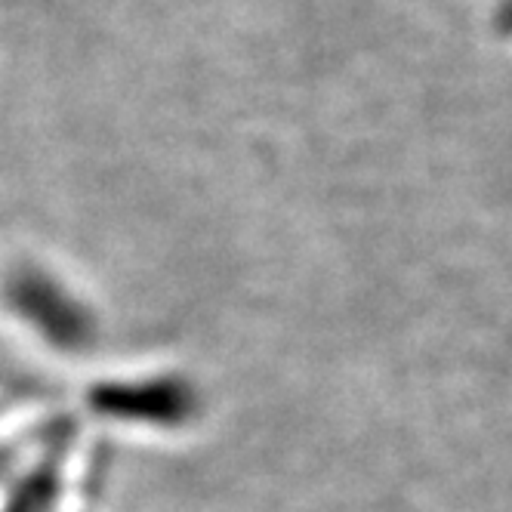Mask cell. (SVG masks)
Masks as SVG:
<instances>
[{
	"instance_id": "obj_1",
	"label": "cell",
	"mask_w": 512,
	"mask_h": 512,
	"mask_svg": "<svg viewBox=\"0 0 512 512\" xmlns=\"http://www.w3.org/2000/svg\"><path fill=\"white\" fill-rule=\"evenodd\" d=\"M90 411L99 417L133 423V426H158L176 429L195 417V389L182 380H112L90 389Z\"/></svg>"
},
{
	"instance_id": "obj_2",
	"label": "cell",
	"mask_w": 512,
	"mask_h": 512,
	"mask_svg": "<svg viewBox=\"0 0 512 512\" xmlns=\"http://www.w3.org/2000/svg\"><path fill=\"white\" fill-rule=\"evenodd\" d=\"M13 309L38 331L44 343L62 352H78L93 343V321L71 297L59 294L50 281H19L10 297Z\"/></svg>"
}]
</instances>
